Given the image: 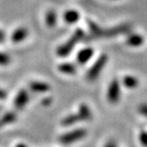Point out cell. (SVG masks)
<instances>
[{"label": "cell", "instance_id": "obj_1", "mask_svg": "<svg viewBox=\"0 0 147 147\" xmlns=\"http://www.w3.org/2000/svg\"><path fill=\"white\" fill-rule=\"evenodd\" d=\"M85 37H86L85 31L82 28H77L68 41L65 43H63V45H61L60 47H58V49H57V56H59L61 57H67L68 55H70L71 52L76 47V45L80 41L84 40Z\"/></svg>", "mask_w": 147, "mask_h": 147}, {"label": "cell", "instance_id": "obj_2", "mask_svg": "<svg viewBox=\"0 0 147 147\" xmlns=\"http://www.w3.org/2000/svg\"><path fill=\"white\" fill-rule=\"evenodd\" d=\"M108 56L105 55V54H102L100 55L98 59L94 62L91 68L89 69V71H87V74H86V78L89 81H93V80H95L98 76L101 73L102 70L104 69L105 65L108 63Z\"/></svg>", "mask_w": 147, "mask_h": 147}, {"label": "cell", "instance_id": "obj_3", "mask_svg": "<svg viewBox=\"0 0 147 147\" xmlns=\"http://www.w3.org/2000/svg\"><path fill=\"white\" fill-rule=\"evenodd\" d=\"M132 26L129 23H123L116 25L109 28H103L101 33V38H113L120 34H124L129 33Z\"/></svg>", "mask_w": 147, "mask_h": 147}, {"label": "cell", "instance_id": "obj_4", "mask_svg": "<svg viewBox=\"0 0 147 147\" xmlns=\"http://www.w3.org/2000/svg\"><path fill=\"white\" fill-rule=\"evenodd\" d=\"M86 130L84 129H78L71 131H69L65 134L62 135L59 138V141L63 144H71L84 138L86 136Z\"/></svg>", "mask_w": 147, "mask_h": 147}, {"label": "cell", "instance_id": "obj_5", "mask_svg": "<svg viewBox=\"0 0 147 147\" xmlns=\"http://www.w3.org/2000/svg\"><path fill=\"white\" fill-rule=\"evenodd\" d=\"M120 83L117 79H113L111 83L109 84V86L108 88V93H107V98L109 103L115 104L119 101L120 99Z\"/></svg>", "mask_w": 147, "mask_h": 147}, {"label": "cell", "instance_id": "obj_6", "mask_svg": "<svg viewBox=\"0 0 147 147\" xmlns=\"http://www.w3.org/2000/svg\"><path fill=\"white\" fill-rule=\"evenodd\" d=\"M94 55V49L91 47H86L82 49L81 50H79V52L77 54V62L79 64H85L88 61L91 60V58Z\"/></svg>", "mask_w": 147, "mask_h": 147}, {"label": "cell", "instance_id": "obj_7", "mask_svg": "<svg viewBox=\"0 0 147 147\" xmlns=\"http://www.w3.org/2000/svg\"><path fill=\"white\" fill-rule=\"evenodd\" d=\"M28 100H29V95H28V92L25 89H22L20 90L18 94L14 100V107L15 109H18V110H21L24 109V107L26 105V103L28 102Z\"/></svg>", "mask_w": 147, "mask_h": 147}, {"label": "cell", "instance_id": "obj_8", "mask_svg": "<svg viewBox=\"0 0 147 147\" xmlns=\"http://www.w3.org/2000/svg\"><path fill=\"white\" fill-rule=\"evenodd\" d=\"M86 24H87V26H88V29L90 31L91 40L101 38V33H102L103 28L98 23H96L95 21H93L92 20L87 19L86 20Z\"/></svg>", "mask_w": 147, "mask_h": 147}, {"label": "cell", "instance_id": "obj_9", "mask_svg": "<svg viewBox=\"0 0 147 147\" xmlns=\"http://www.w3.org/2000/svg\"><path fill=\"white\" fill-rule=\"evenodd\" d=\"M125 42L128 46H130L133 48H138L144 44V38L143 35L139 34H130L126 37Z\"/></svg>", "mask_w": 147, "mask_h": 147}, {"label": "cell", "instance_id": "obj_10", "mask_svg": "<svg viewBox=\"0 0 147 147\" xmlns=\"http://www.w3.org/2000/svg\"><path fill=\"white\" fill-rule=\"evenodd\" d=\"M80 19V13L76 10H68L63 13V20L64 21L69 24H76Z\"/></svg>", "mask_w": 147, "mask_h": 147}, {"label": "cell", "instance_id": "obj_11", "mask_svg": "<svg viewBox=\"0 0 147 147\" xmlns=\"http://www.w3.org/2000/svg\"><path fill=\"white\" fill-rule=\"evenodd\" d=\"M77 115H78L80 121H89V120L92 119V116L91 109L86 104H81L79 106V109H78Z\"/></svg>", "mask_w": 147, "mask_h": 147}, {"label": "cell", "instance_id": "obj_12", "mask_svg": "<svg viewBox=\"0 0 147 147\" xmlns=\"http://www.w3.org/2000/svg\"><path fill=\"white\" fill-rule=\"evenodd\" d=\"M28 34V31L26 30V28H20L18 29H16L14 32L11 34V41L14 43H18L20 42L26 38Z\"/></svg>", "mask_w": 147, "mask_h": 147}, {"label": "cell", "instance_id": "obj_13", "mask_svg": "<svg viewBox=\"0 0 147 147\" xmlns=\"http://www.w3.org/2000/svg\"><path fill=\"white\" fill-rule=\"evenodd\" d=\"M58 70L64 74L74 75L77 72V67L74 63H63L58 66Z\"/></svg>", "mask_w": 147, "mask_h": 147}, {"label": "cell", "instance_id": "obj_14", "mask_svg": "<svg viewBox=\"0 0 147 147\" xmlns=\"http://www.w3.org/2000/svg\"><path fill=\"white\" fill-rule=\"evenodd\" d=\"M30 89L34 92H38V93H43L48 92L50 89V86L44 82H32L29 86Z\"/></svg>", "mask_w": 147, "mask_h": 147}, {"label": "cell", "instance_id": "obj_15", "mask_svg": "<svg viewBox=\"0 0 147 147\" xmlns=\"http://www.w3.org/2000/svg\"><path fill=\"white\" fill-rule=\"evenodd\" d=\"M17 119V115L13 112H8L6 114H5L1 119H0V128L5 126V125H7V124H10L11 123H14Z\"/></svg>", "mask_w": 147, "mask_h": 147}, {"label": "cell", "instance_id": "obj_16", "mask_svg": "<svg viewBox=\"0 0 147 147\" xmlns=\"http://www.w3.org/2000/svg\"><path fill=\"white\" fill-rule=\"evenodd\" d=\"M123 84L124 85L125 87H127L129 89H133V88L138 87V79L136 77H134V76L127 75L123 79Z\"/></svg>", "mask_w": 147, "mask_h": 147}, {"label": "cell", "instance_id": "obj_17", "mask_svg": "<svg viewBox=\"0 0 147 147\" xmlns=\"http://www.w3.org/2000/svg\"><path fill=\"white\" fill-rule=\"evenodd\" d=\"M45 21L48 26H49V28H54L57 25V12L54 10H49L46 14Z\"/></svg>", "mask_w": 147, "mask_h": 147}, {"label": "cell", "instance_id": "obj_18", "mask_svg": "<svg viewBox=\"0 0 147 147\" xmlns=\"http://www.w3.org/2000/svg\"><path fill=\"white\" fill-rule=\"evenodd\" d=\"M78 122H80V120H79V117L77 114L76 115H70L68 116H66L63 120L62 124L63 126H71V125H73Z\"/></svg>", "mask_w": 147, "mask_h": 147}, {"label": "cell", "instance_id": "obj_19", "mask_svg": "<svg viewBox=\"0 0 147 147\" xmlns=\"http://www.w3.org/2000/svg\"><path fill=\"white\" fill-rule=\"evenodd\" d=\"M139 141L144 147H147V132L141 131L139 135Z\"/></svg>", "mask_w": 147, "mask_h": 147}, {"label": "cell", "instance_id": "obj_20", "mask_svg": "<svg viewBox=\"0 0 147 147\" xmlns=\"http://www.w3.org/2000/svg\"><path fill=\"white\" fill-rule=\"evenodd\" d=\"M10 63V57L9 56L0 53V65H7Z\"/></svg>", "mask_w": 147, "mask_h": 147}, {"label": "cell", "instance_id": "obj_21", "mask_svg": "<svg viewBox=\"0 0 147 147\" xmlns=\"http://www.w3.org/2000/svg\"><path fill=\"white\" fill-rule=\"evenodd\" d=\"M139 112L147 118V104H143L139 107Z\"/></svg>", "mask_w": 147, "mask_h": 147}, {"label": "cell", "instance_id": "obj_22", "mask_svg": "<svg viewBox=\"0 0 147 147\" xmlns=\"http://www.w3.org/2000/svg\"><path fill=\"white\" fill-rule=\"evenodd\" d=\"M104 147H117V145H116V144H115V142L109 141V142H108V143H107V144H105Z\"/></svg>", "mask_w": 147, "mask_h": 147}, {"label": "cell", "instance_id": "obj_23", "mask_svg": "<svg viewBox=\"0 0 147 147\" xmlns=\"http://www.w3.org/2000/svg\"><path fill=\"white\" fill-rule=\"evenodd\" d=\"M6 97V92L2 90V89H0V100H2V99H5Z\"/></svg>", "mask_w": 147, "mask_h": 147}, {"label": "cell", "instance_id": "obj_24", "mask_svg": "<svg viewBox=\"0 0 147 147\" xmlns=\"http://www.w3.org/2000/svg\"><path fill=\"white\" fill-rule=\"evenodd\" d=\"M4 41H5V34L2 31H0V42H2Z\"/></svg>", "mask_w": 147, "mask_h": 147}, {"label": "cell", "instance_id": "obj_25", "mask_svg": "<svg viewBox=\"0 0 147 147\" xmlns=\"http://www.w3.org/2000/svg\"><path fill=\"white\" fill-rule=\"evenodd\" d=\"M16 147H28V146H26L25 144H19L16 145Z\"/></svg>", "mask_w": 147, "mask_h": 147}, {"label": "cell", "instance_id": "obj_26", "mask_svg": "<svg viewBox=\"0 0 147 147\" xmlns=\"http://www.w3.org/2000/svg\"><path fill=\"white\" fill-rule=\"evenodd\" d=\"M0 110H1V109H0Z\"/></svg>", "mask_w": 147, "mask_h": 147}]
</instances>
